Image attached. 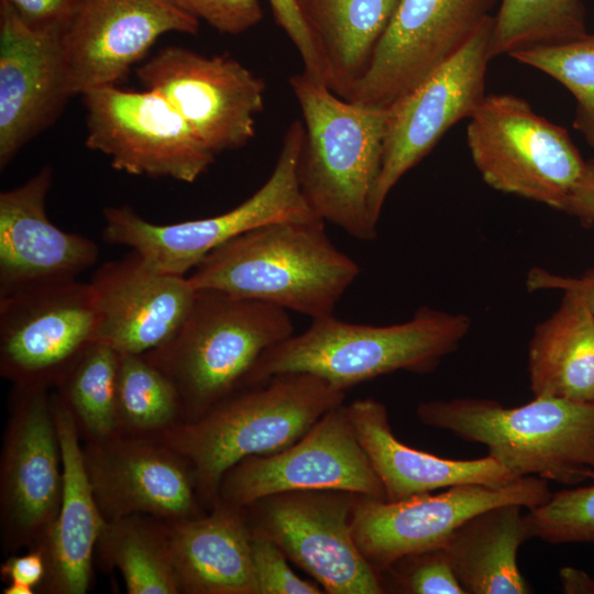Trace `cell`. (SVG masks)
<instances>
[{
  "instance_id": "obj_1",
  "label": "cell",
  "mask_w": 594,
  "mask_h": 594,
  "mask_svg": "<svg viewBox=\"0 0 594 594\" xmlns=\"http://www.w3.org/2000/svg\"><path fill=\"white\" fill-rule=\"evenodd\" d=\"M344 397L345 391L314 374L282 373L152 437L185 459L208 510L218 503L221 480L233 465L292 446Z\"/></svg>"
},
{
  "instance_id": "obj_2",
  "label": "cell",
  "mask_w": 594,
  "mask_h": 594,
  "mask_svg": "<svg viewBox=\"0 0 594 594\" xmlns=\"http://www.w3.org/2000/svg\"><path fill=\"white\" fill-rule=\"evenodd\" d=\"M360 274L328 238L324 221L282 220L250 230L210 252L188 277L219 290L312 319L333 315Z\"/></svg>"
},
{
  "instance_id": "obj_3",
  "label": "cell",
  "mask_w": 594,
  "mask_h": 594,
  "mask_svg": "<svg viewBox=\"0 0 594 594\" xmlns=\"http://www.w3.org/2000/svg\"><path fill=\"white\" fill-rule=\"evenodd\" d=\"M300 107L298 161L302 196L317 217L349 235H377L372 200L382 167L389 109L355 103L305 72L289 78Z\"/></svg>"
},
{
  "instance_id": "obj_4",
  "label": "cell",
  "mask_w": 594,
  "mask_h": 594,
  "mask_svg": "<svg viewBox=\"0 0 594 594\" xmlns=\"http://www.w3.org/2000/svg\"><path fill=\"white\" fill-rule=\"evenodd\" d=\"M471 320L420 307L411 319L370 326L337 319H312L301 333L268 349L253 367L246 387L289 372L309 373L345 391L397 371L432 372L469 333Z\"/></svg>"
},
{
  "instance_id": "obj_5",
  "label": "cell",
  "mask_w": 594,
  "mask_h": 594,
  "mask_svg": "<svg viewBox=\"0 0 594 594\" xmlns=\"http://www.w3.org/2000/svg\"><path fill=\"white\" fill-rule=\"evenodd\" d=\"M293 334L280 307L200 289L177 332L143 355L173 383L182 420H190L246 387L260 358Z\"/></svg>"
},
{
  "instance_id": "obj_6",
  "label": "cell",
  "mask_w": 594,
  "mask_h": 594,
  "mask_svg": "<svg viewBox=\"0 0 594 594\" xmlns=\"http://www.w3.org/2000/svg\"><path fill=\"white\" fill-rule=\"evenodd\" d=\"M421 424L484 444L517 477L565 485L594 480V403L535 397L518 407L481 398L417 405Z\"/></svg>"
},
{
  "instance_id": "obj_7",
  "label": "cell",
  "mask_w": 594,
  "mask_h": 594,
  "mask_svg": "<svg viewBox=\"0 0 594 594\" xmlns=\"http://www.w3.org/2000/svg\"><path fill=\"white\" fill-rule=\"evenodd\" d=\"M304 124L288 127L275 167L268 179L245 201L218 216L157 224L129 206L102 211L103 240L128 246L158 270L186 276L213 250L265 223L319 218L308 206L298 180V161Z\"/></svg>"
},
{
  "instance_id": "obj_8",
  "label": "cell",
  "mask_w": 594,
  "mask_h": 594,
  "mask_svg": "<svg viewBox=\"0 0 594 594\" xmlns=\"http://www.w3.org/2000/svg\"><path fill=\"white\" fill-rule=\"evenodd\" d=\"M469 119L468 147L485 184L563 210L586 166L566 129L512 94L485 96Z\"/></svg>"
},
{
  "instance_id": "obj_9",
  "label": "cell",
  "mask_w": 594,
  "mask_h": 594,
  "mask_svg": "<svg viewBox=\"0 0 594 594\" xmlns=\"http://www.w3.org/2000/svg\"><path fill=\"white\" fill-rule=\"evenodd\" d=\"M86 108V146L131 175L193 183L216 154L157 91L123 90L117 85L81 95Z\"/></svg>"
},
{
  "instance_id": "obj_10",
  "label": "cell",
  "mask_w": 594,
  "mask_h": 594,
  "mask_svg": "<svg viewBox=\"0 0 594 594\" xmlns=\"http://www.w3.org/2000/svg\"><path fill=\"white\" fill-rule=\"evenodd\" d=\"M548 481L522 476L503 486L461 484L444 492L400 501L355 494L351 527L370 564L382 573L407 554L441 548L472 516L488 508L518 504L530 509L549 501Z\"/></svg>"
},
{
  "instance_id": "obj_11",
  "label": "cell",
  "mask_w": 594,
  "mask_h": 594,
  "mask_svg": "<svg viewBox=\"0 0 594 594\" xmlns=\"http://www.w3.org/2000/svg\"><path fill=\"white\" fill-rule=\"evenodd\" d=\"M63 461L48 388L13 386L0 457L3 548H40L59 510Z\"/></svg>"
},
{
  "instance_id": "obj_12",
  "label": "cell",
  "mask_w": 594,
  "mask_h": 594,
  "mask_svg": "<svg viewBox=\"0 0 594 594\" xmlns=\"http://www.w3.org/2000/svg\"><path fill=\"white\" fill-rule=\"evenodd\" d=\"M355 494L296 491L245 507L251 529L271 539L324 593L382 594V575L358 548L351 527Z\"/></svg>"
},
{
  "instance_id": "obj_13",
  "label": "cell",
  "mask_w": 594,
  "mask_h": 594,
  "mask_svg": "<svg viewBox=\"0 0 594 594\" xmlns=\"http://www.w3.org/2000/svg\"><path fill=\"white\" fill-rule=\"evenodd\" d=\"M98 341L89 283L44 284L0 297V374L18 387H55Z\"/></svg>"
},
{
  "instance_id": "obj_14",
  "label": "cell",
  "mask_w": 594,
  "mask_h": 594,
  "mask_svg": "<svg viewBox=\"0 0 594 594\" xmlns=\"http://www.w3.org/2000/svg\"><path fill=\"white\" fill-rule=\"evenodd\" d=\"M135 73L144 88L161 94L216 155L254 138L265 82L237 59L172 45Z\"/></svg>"
},
{
  "instance_id": "obj_15",
  "label": "cell",
  "mask_w": 594,
  "mask_h": 594,
  "mask_svg": "<svg viewBox=\"0 0 594 594\" xmlns=\"http://www.w3.org/2000/svg\"><path fill=\"white\" fill-rule=\"evenodd\" d=\"M296 491H341L386 498L345 405L330 409L286 449L252 455L233 465L221 480L218 502L248 507Z\"/></svg>"
},
{
  "instance_id": "obj_16",
  "label": "cell",
  "mask_w": 594,
  "mask_h": 594,
  "mask_svg": "<svg viewBox=\"0 0 594 594\" xmlns=\"http://www.w3.org/2000/svg\"><path fill=\"white\" fill-rule=\"evenodd\" d=\"M497 0H398L349 101L389 108L451 59Z\"/></svg>"
},
{
  "instance_id": "obj_17",
  "label": "cell",
  "mask_w": 594,
  "mask_h": 594,
  "mask_svg": "<svg viewBox=\"0 0 594 594\" xmlns=\"http://www.w3.org/2000/svg\"><path fill=\"white\" fill-rule=\"evenodd\" d=\"M493 25L494 15L460 52L388 108L382 167L372 200L375 222L378 223L384 204L400 178L452 125L470 118L486 96Z\"/></svg>"
},
{
  "instance_id": "obj_18",
  "label": "cell",
  "mask_w": 594,
  "mask_h": 594,
  "mask_svg": "<svg viewBox=\"0 0 594 594\" xmlns=\"http://www.w3.org/2000/svg\"><path fill=\"white\" fill-rule=\"evenodd\" d=\"M81 447L106 520L147 515L170 522L205 513L188 463L158 439L116 433Z\"/></svg>"
},
{
  "instance_id": "obj_19",
  "label": "cell",
  "mask_w": 594,
  "mask_h": 594,
  "mask_svg": "<svg viewBox=\"0 0 594 594\" xmlns=\"http://www.w3.org/2000/svg\"><path fill=\"white\" fill-rule=\"evenodd\" d=\"M65 33L29 26L0 0V167L50 128L73 97Z\"/></svg>"
},
{
  "instance_id": "obj_20",
  "label": "cell",
  "mask_w": 594,
  "mask_h": 594,
  "mask_svg": "<svg viewBox=\"0 0 594 594\" xmlns=\"http://www.w3.org/2000/svg\"><path fill=\"white\" fill-rule=\"evenodd\" d=\"M198 29L170 0H82L64 35L73 95L117 85L161 35Z\"/></svg>"
},
{
  "instance_id": "obj_21",
  "label": "cell",
  "mask_w": 594,
  "mask_h": 594,
  "mask_svg": "<svg viewBox=\"0 0 594 594\" xmlns=\"http://www.w3.org/2000/svg\"><path fill=\"white\" fill-rule=\"evenodd\" d=\"M89 286L98 341L119 354H144L167 342L186 320L197 294L187 276L165 273L135 251L102 264Z\"/></svg>"
},
{
  "instance_id": "obj_22",
  "label": "cell",
  "mask_w": 594,
  "mask_h": 594,
  "mask_svg": "<svg viewBox=\"0 0 594 594\" xmlns=\"http://www.w3.org/2000/svg\"><path fill=\"white\" fill-rule=\"evenodd\" d=\"M51 166L0 194V297L33 286L73 280L91 267V239L61 230L46 215Z\"/></svg>"
},
{
  "instance_id": "obj_23",
  "label": "cell",
  "mask_w": 594,
  "mask_h": 594,
  "mask_svg": "<svg viewBox=\"0 0 594 594\" xmlns=\"http://www.w3.org/2000/svg\"><path fill=\"white\" fill-rule=\"evenodd\" d=\"M52 406L61 446L64 487L52 529L37 548L45 558V576L36 587L45 594H85L91 583L92 559L106 521L86 472L76 420L58 395Z\"/></svg>"
},
{
  "instance_id": "obj_24",
  "label": "cell",
  "mask_w": 594,
  "mask_h": 594,
  "mask_svg": "<svg viewBox=\"0 0 594 594\" xmlns=\"http://www.w3.org/2000/svg\"><path fill=\"white\" fill-rule=\"evenodd\" d=\"M345 407L385 499L400 501L461 484L503 486L519 479L491 455L453 460L406 446L395 437L387 408L378 400L356 399Z\"/></svg>"
},
{
  "instance_id": "obj_25",
  "label": "cell",
  "mask_w": 594,
  "mask_h": 594,
  "mask_svg": "<svg viewBox=\"0 0 594 594\" xmlns=\"http://www.w3.org/2000/svg\"><path fill=\"white\" fill-rule=\"evenodd\" d=\"M179 594H257L245 507L166 522Z\"/></svg>"
},
{
  "instance_id": "obj_26",
  "label": "cell",
  "mask_w": 594,
  "mask_h": 594,
  "mask_svg": "<svg viewBox=\"0 0 594 594\" xmlns=\"http://www.w3.org/2000/svg\"><path fill=\"white\" fill-rule=\"evenodd\" d=\"M524 507L504 504L481 512L447 539L442 548L466 594H526L518 568L520 546L530 539Z\"/></svg>"
},
{
  "instance_id": "obj_27",
  "label": "cell",
  "mask_w": 594,
  "mask_h": 594,
  "mask_svg": "<svg viewBox=\"0 0 594 594\" xmlns=\"http://www.w3.org/2000/svg\"><path fill=\"white\" fill-rule=\"evenodd\" d=\"M535 397L594 403V312L563 293L556 311L536 326L528 345Z\"/></svg>"
},
{
  "instance_id": "obj_28",
  "label": "cell",
  "mask_w": 594,
  "mask_h": 594,
  "mask_svg": "<svg viewBox=\"0 0 594 594\" xmlns=\"http://www.w3.org/2000/svg\"><path fill=\"white\" fill-rule=\"evenodd\" d=\"M327 70L345 99L365 73L398 0H297Z\"/></svg>"
},
{
  "instance_id": "obj_29",
  "label": "cell",
  "mask_w": 594,
  "mask_h": 594,
  "mask_svg": "<svg viewBox=\"0 0 594 594\" xmlns=\"http://www.w3.org/2000/svg\"><path fill=\"white\" fill-rule=\"evenodd\" d=\"M96 552L100 566L117 569L129 594H179L166 521L147 515L106 520Z\"/></svg>"
},
{
  "instance_id": "obj_30",
  "label": "cell",
  "mask_w": 594,
  "mask_h": 594,
  "mask_svg": "<svg viewBox=\"0 0 594 594\" xmlns=\"http://www.w3.org/2000/svg\"><path fill=\"white\" fill-rule=\"evenodd\" d=\"M118 367L119 353L97 341L55 386L70 409L84 441L118 433Z\"/></svg>"
},
{
  "instance_id": "obj_31",
  "label": "cell",
  "mask_w": 594,
  "mask_h": 594,
  "mask_svg": "<svg viewBox=\"0 0 594 594\" xmlns=\"http://www.w3.org/2000/svg\"><path fill=\"white\" fill-rule=\"evenodd\" d=\"M582 0H502L494 15L492 56L587 34Z\"/></svg>"
},
{
  "instance_id": "obj_32",
  "label": "cell",
  "mask_w": 594,
  "mask_h": 594,
  "mask_svg": "<svg viewBox=\"0 0 594 594\" xmlns=\"http://www.w3.org/2000/svg\"><path fill=\"white\" fill-rule=\"evenodd\" d=\"M183 419L173 383L143 354H119L118 433L155 436Z\"/></svg>"
},
{
  "instance_id": "obj_33",
  "label": "cell",
  "mask_w": 594,
  "mask_h": 594,
  "mask_svg": "<svg viewBox=\"0 0 594 594\" xmlns=\"http://www.w3.org/2000/svg\"><path fill=\"white\" fill-rule=\"evenodd\" d=\"M509 57L534 67L564 86L575 98L573 127L594 148V35L572 41L532 46Z\"/></svg>"
},
{
  "instance_id": "obj_34",
  "label": "cell",
  "mask_w": 594,
  "mask_h": 594,
  "mask_svg": "<svg viewBox=\"0 0 594 594\" xmlns=\"http://www.w3.org/2000/svg\"><path fill=\"white\" fill-rule=\"evenodd\" d=\"M525 515L530 538L552 544H594V485L552 493Z\"/></svg>"
},
{
  "instance_id": "obj_35",
  "label": "cell",
  "mask_w": 594,
  "mask_h": 594,
  "mask_svg": "<svg viewBox=\"0 0 594 594\" xmlns=\"http://www.w3.org/2000/svg\"><path fill=\"white\" fill-rule=\"evenodd\" d=\"M383 573H388L394 592L466 594L442 547L402 557Z\"/></svg>"
},
{
  "instance_id": "obj_36",
  "label": "cell",
  "mask_w": 594,
  "mask_h": 594,
  "mask_svg": "<svg viewBox=\"0 0 594 594\" xmlns=\"http://www.w3.org/2000/svg\"><path fill=\"white\" fill-rule=\"evenodd\" d=\"M253 568L257 594H321L316 582L298 576L285 553L262 532L251 529Z\"/></svg>"
},
{
  "instance_id": "obj_37",
  "label": "cell",
  "mask_w": 594,
  "mask_h": 594,
  "mask_svg": "<svg viewBox=\"0 0 594 594\" xmlns=\"http://www.w3.org/2000/svg\"><path fill=\"white\" fill-rule=\"evenodd\" d=\"M177 8L221 33L240 34L263 18L260 0H170Z\"/></svg>"
},
{
  "instance_id": "obj_38",
  "label": "cell",
  "mask_w": 594,
  "mask_h": 594,
  "mask_svg": "<svg viewBox=\"0 0 594 594\" xmlns=\"http://www.w3.org/2000/svg\"><path fill=\"white\" fill-rule=\"evenodd\" d=\"M268 2L277 25L286 33L300 55L302 72L327 85V70L322 57L302 18L297 0H268Z\"/></svg>"
},
{
  "instance_id": "obj_39",
  "label": "cell",
  "mask_w": 594,
  "mask_h": 594,
  "mask_svg": "<svg viewBox=\"0 0 594 594\" xmlns=\"http://www.w3.org/2000/svg\"><path fill=\"white\" fill-rule=\"evenodd\" d=\"M16 14L36 30L66 33L82 0H6Z\"/></svg>"
},
{
  "instance_id": "obj_40",
  "label": "cell",
  "mask_w": 594,
  "mask_h": 594,
  "mask_svg": "<svg viewBox=\"0 0 594 594\" xmlns=\"http://www.w3.org/2000/svg\"><path fill=\"white\" fill-rule=\"evenodd\" d=\"M526 287L529 292L552 289L573 294L594 312V266L580 276H565L534 267L527 273Z\"/></svg>"
},
{
  "instance_id": "obj_41",
  "label": "cell",
  "mask_w": 594,
  "mask_h": 594,
  "mask_svg": "<svg viewBox=\"0 0 594 594\" xmlns=\"http://www.w3.org/2000/svg\"><path fill=\"white\" fill-rule=\"evenodd\" d=\"M45 558L41 549H30L23 554H11L2 562L0 575L7 583H22L36 590L45 576Z\"/></svg>"
},
{
  "instance_id": "obj_42",
  "label": "cell",
  "mask_w": 594,
  "mask_h": 594,
  "mask_svg": "<svg viewBox=\"0 0 594 594\" xmlns=\"http://www.w3.org/2000/svg\"><path fill=\"white\" fill-rule=\"evenodd\" d=\"M562 211L575 217L584 227L594 228V160L586 162Z\"/></svg>"
},
{
  "instance_id": "obj_43",
  "label": "cell",
  "mask_w": 594,
  "mask_h": 594,
  "mask_svg": "<svg viewBox=\"0 0 594 594\" xmlns=\"http://www.w3.org/2000/svg\"><path fill=\"white\" fill-rule=\"evenodd\" d=\"M561 588L566 594H594V578L583 570L571 566L559 572Z\"/></svg>"
},
{
  "instance_id": "obj_44",
  "label": "cell",
  "mask_w": 594,
  "mask_h": 594,
  "mask_svg": "<svg viewBox=\"0 0 594 594\" xmlns=\"http://www.w3.org/2000/svg\"><path fill=\"white\" fill-rule=\"evenodd\" d=\"M3 594H33L35 590L29 585L22 584V583H8L7 586L3 587Z\"/></svg>"
},
{
  "instance_id": "obj_45",
  "label": "cell",
  "mask_w": 594,
  "mask_h": 594,
  "mask_svg": "<svg viewBox=\"0 0 594 594\" xmlns=\"http://www.w3.org/2000/svg\"><path fill=\"white\" fill-rule=\"evenodd\" d=\"M594 481V480H593Z\"/></svg>"
}]
</instances>
